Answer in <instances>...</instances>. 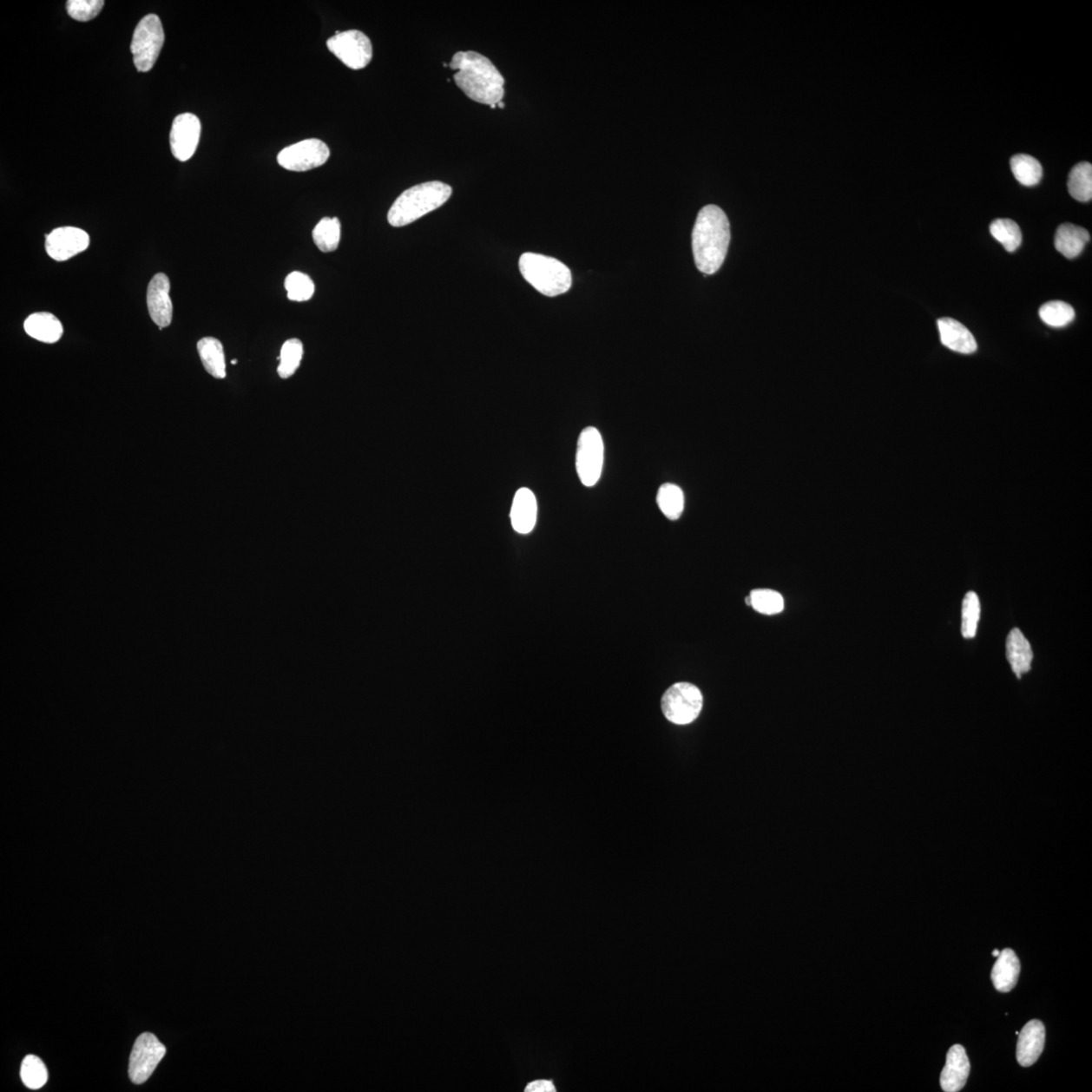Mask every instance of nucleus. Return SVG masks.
Returning a JSON list of instances; mask_svg holds the SVG:
<instances>
[{
    "mask_svg": "<svg viewBox=\"0 0 1092 1092\" xmlns=\"http://www.w3.org/2000/svg\"><path fill=\"white\" fill-rule=\"evenodd\" d=\"M304 355L303 343L299 339H293L285 342L282 345L280 355L278 359L280 364L278 367V373L281 378H288L293 376L298 371Z\"/></svg>",
    "mask_w": 1092,
    "mask_h": 1092,
    "instance_id": "29",
    "label": "nucleus"
},
{
    "mask_svg": "<svg viewBox=\"0 0 1092 1092\" xmlns=\"http://www.w3.org/2000/svg\"><path fill=\"white\" fill-rule=\"evenodd\" d=\"M327 47L343 64L353 70L365 69L372 59V42L358 30L337 33L327 41Z\"/></svg>",
    "mask_w": 1092,
    "mask_h": 1092,
    "instance_id": "8",
    "label": "nucleus"
},
{
    "mask_svg": "<svg viewBox=\"0 0 1092 1092\" xmlns=\"http://www.w3.org/2000/svg\"><path fill=\"white\" fill-rule=\"evenodd\" d=\"M341 224L339 218H323L312 230V239L322 253H333L339 247Z\"/></svg>",
    "mask_w": 1092,
    "mask_h": 1092,
    "instance_id": "24",
    "label": "nucleus"
},
{
    "mask_svg": "<svg viewBox=\"0 0 1092 1092\" xmlns=\"http://www.w3.org/2000/svg\"><path fill=\"white\" fill-rule=\"evenodd\" d=\"M449 66L457 71L453 79L458 89L470 100L492 109L502 102L505 79L489 58L474 51L457 52Z\"/></svg>",
    "mask_w": 1092,
    "mask_h": 1092,
    "instance_id": "1",
    "label": "nucleus"
},
{
    "mask_svg": "<svg viewBox=\"0 0 1092 1092\" xmlns=\"http://www.w3.org/2000/svg\"><path fill=\"white\" fill-rule=\"evenodd\" d=\"M656 503L668 519L678 520L685 508L683 490L674 484H662L656 495Z\"/></svg>",
    "mask_w": 1092,
    "mask_h": 1092,
    "instance_id": "23",
    "label": "nucleus"
},
{
    "mask_svg": "<svg viewBox=\"0 0 1092 1092\" xmlns=\"http://www.w3.org/2000/svg\"><path fill=\"white\" fill-rule=\"evenodd\" d=\"M90 239L87 232L76 227H62L53 230L46 236V251L52 260L66 261L89 247Z\"/></svg>",
    "mask_w": 1092,
    "mask_h": 1092,
    "instance_id": "12",
    "label": "nucleus"
},
{
    "mask_svg": "<svg viewBox=\"0 0 1092 1092\" xmlns=\"http://www.w3.org/2000/svg\"><path fill=\"white\" fill-rule=\"evenodd\" d=\"M1046 1030L1038 1020L1029 1022L1018 1034L1016 1058L1023 1067L1032 1066L1039 1059L1045 1046Z\"/></svg>",
    "mask_w": 1092,
    "mask_h": 1092,
    "instance_id": "14",
    "label": "nucleus"
},
{
    "mask_svg": "<svg viewBox=\"0 0 1092 1092\" xmlns=\"http://www.w3.org/2000/svg\"><path fill=\"white\" fill-rule=\"evenodd\" d=\"M519 268L524 280L546 297L561 296L572 286L569 267L552 257L524 253L520 257Z\"/></svg>",
    "mask_w": 1092,
    "mask_h": 1092,
    "instance_id": "4",
    "label": "nucleus"
},
{
    "mask_svg": "<svg viewBox=\"0 0 1092 1092\" xmlns=\"http://www.w3.org/2000/svg\"><path fill=\"white\" fill-rule=\"evenodd\" d=\"M199 355L207 373L214 378H226V360L222 343L214 337H205L198 342Z\"/></svg>",
    "mask_w": 1092,
    "mask_h": 1092,
    "instance_id": "22",
    "label": "nucleus"
},
{
    "mask_svg": "<svg viewBox=\"0 0 1092 1092\" xmlns=\"http://www.w3.org/2000/svg\"><path fill=\"white\" fill-rule=\"evenodd\" d=\"M746 602L760 615H779L784 610L785 606L782 595L770 589L753 590L750 596L746 598Z\"/></svg>",
    "mask_w": 1092,
    "mask_h": 1092,
    "instance_id": "27",
    "label": "nucleus"
},
{
    "mask_svg": "<svg viewBox=\"0 0 1092 1092\" xmlns=\"http://www.w3.org/2000/svg\"><path fill=\"white\" fill-rule=\"evenodd\" d=\"M285 287L287 298L293 302H306L314 296L315 293L314 281L309 275L299 272H293L286 276Z\"/></svg>",
    "mask_w": 1092,
    "mask_h": 1092,
    "instance_id": "32",
    "label": "nucleus"
},
{
    "mask_svg": "<svg viewBox=\"0 0 1092 1092\" xmlns=\"http://www.w3.org/2000/svg\"><path fill=\"white\" fill-rule=\"evenodd\" d=\"M329 157V147L323 141L306 139L282 149L278 162L282 168L304 173L322 167Z\"/></svg>",
    "mask_w": 1092,
    "mask_h": 1092,
    "instance_id": "10",
    "label": "nucleus"
},
{
    "mask_svg": "<svg viewBox=\"0 0 1092 1092\" xmlns=\"http://www.w3.org/2000/svg\"><path fill=\"white\" fill-rule=\"evenodd\" d=\"M1021 972V963L1011 949H1005L998 955L992 968L991 979L997 990L1010 992L1016 985Z\"/></svg>",
    "mask_w": 1092,
    "mask_h": 1092,
    "instance_id": "20",
    "label": "nucleus"
},
{
    "mask_svg": "<svg viewBox=\"0 0 1092 1092\" xmlns=\"http://www.w3.org/2000/svg\"><path fill=\"white\" fill-rule=\"evenodd\" d=\"M21 1077L24 1085L30 1089H39L48 1081V1071L44 1062L35 1055H28L23 1059Z\"/></svg>",
    "mask_w": 1092,
    "mask_h": 1092,
    "instance_id": "31",
    "label": "nucleus"
},
{
    "mask_svg": "<svg viewBox=\"0 0 1092 1092\" xmlns=\"http://www.w3.org/2000/svg\"><path fill=\"white\" fill-rule=\"evenodd\" d=\"M26 333L33 339L53 345L63 335L62 323L51 312H39L29 316L23 324Z\"/></svg>",
    "mask_w": 1092,
    "mask_h": 1092,
    "instance_id": "18",
    "label": "nucleus"
},
{
    "mask_svg": "<svg viewBox=\"0 0 1092 1092\" xmlns=\"http://www.w3.org/2000/svg\"><path fill=\"white\" fill-rule=\"evenodd\" d=\"M497 107H499V108H501V109H504V108H505V103H504V102H500L498 104H497Z\"/></svg>",
    "mask_w": 1092,
    "mask_h": 1092,
    "instance_id": "37",
    "label": "nucleus"
},
{
    "mask_svg": "<svg viewBox=\"0 0 1092 1092\" xmlns=\"http://www.w3.org/2000/svg\"><path fill=\"white\" fill-rule=\"evenodd\" d=\"M511 523L515 531L529 535L535 530L537 520V501L529 488H521L514 496L511 508Z\"/></svg>",
    "mask_w": 1092,
    "mask_h": 1092,
    "instance_id": "16",
    "label": "nucleus"
},
{
    "mask_svg": "<svg viewBox=\"0 0 1092 1092\" xmlns=\"http://www.w3.org/2000/svg\"><path fill=\"white\" fill-rule=\"evenodd\" d=\"M937 328L940 331L943 345L951 351L963 354H971L977 351V343L974 336L959 321L951 318L938 319Z\"/></svg>",
    "mask_w": 1092,
    "mask_h": 1092,
    "instance_id": "17",
    "label": "nucleus"
},
{
    "mask_svg": "<svg viewBox=\"0 0 1092 1092\" xmlns=\"http://www.w3.org/2000/svg\"><path fill=\"white\" fill-rule=\"evenodd\" d=\"M167 1054V1048L155 1035L144 1033L135 1042L128 1065V1076L135 1084L148 1081Z\"/></svg>",
    "mask_w": 1092,
    "mask_h": 1092,
    "instance_id": "9",
    "label": "nucleus"
},
{
    "mask_svg": "<svg viewBox=\"0 0 1092 1092\" xmlns=\"http://www.w3.org/2000/svg\"><path fill=\"white\" fill-rule=\"evenodd\" d=\"M104 5L102 0H69L66 3L69 15L78 22L94 20L102 11Z\"/></svg>",
    "mask_w": 1092,
    "mask_h": 1092,
    "instance_id": "34",
    "label": "nucleus"
},
{
    "mask_svg": "<svg viewBox=\"0 0 1092 1092\" xmlns=\"http://www.w3.org/2000/svg\"><path fill=\"white\" fill-rule=\"evenodd\" d=\"M604 464V443L597 428L589 426L580 434L576 446V468L585 487H594L600 481Z\"/></svg>",
    "mask_w": 1092,
    "mask_h": 1092,
    "instance_id": "7",
    "label": "nucleus"
},
{
    "mask_svg": "<svg viewBox=\"0 0 1092 1092\" xmlns=\"http://www.w3.org/2000/svg\"><path fill=\"white\" fill-rule=\"evenodd\" d=\"M990 233L1003 245L1008 253H1014L1021 247L1023 236L1020 227L1010 219H997L990 224Z\"/></svg>",
    "mask_w": 1092,
    "mask_h": 1092,
    "instance_id": "28",
    "label": "nucleus"
},
{
    "mask_svg": "<svg viewBox=\"0 0 1092 1092\" xmlns=\"http://www.w3.org/2000/svg\"><path fill=\"white\" fill-rule=\"evenodd\" d=\"M1006 658L1017 678L1030 670L1034 658L1032 648L1022 631L1014 628L1006 638Z\"/></svg>",
    "mask_w": 1092,
    "mask_h": 1092,
    "instance_id": "19",
    "label": "nucleus"
},
{
    "mask_svg": "<svg viewBox=\"0 0 1092 1092\" xmlns=\"http://www.w3.org/2000/svg\"><path fill=\"white\" fill-rule=\"evenodd\" d=\"M1039 315L1042 321L1049 326L1060 328L1075 320L1076 311L1069 304L1053 300L1041 306Z\"/></svg>",
    "mask_w": 1092,
    "mask_h": 1092,
    "instance_id": "30",
    "label": "nucleus"
},
{
    "mask_svg": "<svg viewBox=\"0 0 1092 1092\" xmlns=\"http://www.w3.org/2000/svg\"><path fill=\"white\" fill-rule=\"evenodd\" d=\"M1010 168L1016 180L1024 187H1034L1042 179V165L1033 156L1018 155L1012 157Z\"/></svg>",
    "mask_w": 1092,
    "mask_h": 1092,
    "instance_id": "25",
    "label": "nucleus"
},
{
    "mask_svg": "<svg viewBox=\"0 0 1092 1092\" xmlns=\"http://www.w3.org/2000/svg\"><path fill=\"white\" fill-rule=\"evenodd\" d=\"M730 243L729 220L720 207L709 205L699 212L692 233L695 265L705 275L719 272Z\"/></svg>",
    "mask_w": 1092,
    "mask_h": 1092,
    "instance_id": "2",
    "label": "nucleus"
},
{
    "mask_svg": "<svg viewBox=\"0 0 1092 1092\" xmlns=\"http://www.w3.org/2000/svg\"><path fill=\"white\" fill-rule=\"evenodd\" d=\"M1090 240L1088 230L1070 223L1059 226L1055 235V248L1067 259H1076L1081 255Z\"/></svg>",
    "mask_w": 1092,
    "mask_h": 1092,
    "instance_id": "21",
    "label": "nucleus"
},
{
    "mask_svg": "<svg viewBox=\"0 0 1092 1092\" xmlns=\"http://www.w3.org/2000/svg\"><path fill=\"white\" fill-rule=\"evenodd\" d=\"M980 619V602L977 594L968 592L962 605V635L973 638L977 635Z\"/></svg>",
    "mask_w": 1092,
    "mask_h": 1092,
    "instance_id": "33",
    "label": "nucleus"
},
{
    "mask_svg": "<svg viewBox=\"0 0 1092 1092\" xmlns=\"http://www.w3.org/2000/svg\"><path fill=\"white\" fill-rule=\"evenodd\" d=\"M165 35L161 18L146 16L135 30L131 44L134 63L139 72H148L155 65L164 45Z\"/></svg>",
    "mask_w": 1092,
    "mask_h": 1092,
    "instance_id": "6",
    "label": "nucleus"
},
{
    "mask_svg": "<svg viewBox=\"0 0 1092 1092\" xmlns=\"http://www.w3.org/2000/svg\"><path fill=\"white\" fill-rule=\"evenodd\" d=\"M969 1072H970V1062H969L965 1049L961 1045L951 1047L947 1054L946 1065L941 1075L940 1082L943 1090L960 1091L965 1087Z\"/></svg>",
    "mask_w": 1092,
    "mask_h": 1092,
    "instance_id": "15",
    "label": "nucleus"
},
{
    "mask_svg": "<svg viewBox=\"0 0 1092 1092\" xmlns=\"http://www.w3.org/2000/svg\"><path fill=\"white\" fill-rule=\"evenodd\" d=\"M236 364H237V360H236V359L232 360V365H235Z\"/></svg>",
    "mask_w": 1092,
    "mask_h": 1092,
    "instance_id": "38",
    "label": "nucleus"
},
{
    "mask_svg": "<svg viewBox=\"0 0 1092 1092\" xmlns=\"http://www.w3.org/2000/svg\"><path fill=\"white\" fill-rule=\"evenodd\" d=\"M451 194V187L441 181H429L410 187L391 207L389 223L392 227L412 224L444 205Z\"/></svg>",
    "mask_w": 1092,
    "mask_h": 1092,
    "instance_id": "3",
    "label": "nucleus"
},
{
    "mask_svg": "<svg viewBox=\"0 0 1092 1092\" xmlns=\"http://www.w3.org/2000/svg\"><path fill=\"white\" fill-rule=\"evenodd\" d=\"M661 707L666 719L674 725H690L701 714L703 695L695 685L676 683L662 695Z\"/></svg>",
    "mask_w": 1092,
    "mask_h": 1092,
    "instance_id": "5",
    "label": "nucleus"
},
{
    "mask_svg": "<svg viewBox=\"0 0 1092 1092\" xmlns=\"http://www.w3.org/2000/svg\"><path fill=\"white\" fill-rule=\"evenodd\" d=\"M201 121L194 114L177 115L170 131V147L180 161H187L195 153L201 138Z\"/></svg>",
    "mask_w": 1092,
    "mask_h": 1092,
    "instance_id": "11",
    "label": "nucleus"
},
{
    "mask_svg": "<svg viewBox=\"0 0 1092 1092\" xmlns=\"http://www.w3.org/2000/svg\"><path fill=\"white\" fill-rule=\"evenodd\" d=\"M1069 190L1073 199L1089 201L1092 198V167L1082 162L1072 168L1069 179Z\"/></svg>",
    "mask_w": 1092,
    "mask_h": 1092,
    "instance_id": "26",
    "label": "nucleus"
},
{
    "mask_svg": "<svg viewBox=\"0 0 1092 1092\" xmlns=\"http://www.w3.org/2000/svg\"><path fill=\"white\" fill-rule=\"evenodd\" d=\"M999 954H1001V952H999V951H998V950H997V949H996V950H993V952H992V956H993V957H998V955H999Z\"/></svg>",
    "mask_w": 1092,
    "mask_h": 1092,
    "instance_id": "36",
    "label": "nucleus"
},
{
    "mask_svg": "<svg viewBox=\"0 0 1092 1092\" xmlns=\"http://www.w3.org/2000/svg\"><path fill=\"white\" fill-rule=\"evenodd\" d=\"M170 280L164 273L153 276L147 290V306L149 315L161 330L167 328L173 321L174 306L169 296Z\"/></svg>",
    "mask_w": 1092,
    "mask_h": 1092,
    "instance_id": "13",
    "label": "nucleus"
},
{
    "mask_svg": "<svg viewBox=\"0 0 1092 1092\" xmlns=\"http://www.w3.org/2000/svg\"><path fill=\"white\" fill-rule=\"evenodd\" d=\"M526 1092H555L554 1083L549 1081H536L527 1085Z\"/></svg>",
    "mask_w": 1092,
    "mask_h": 1092,
    "instance_id": "35",
    "label": "nucleus"
}]
</instances>
